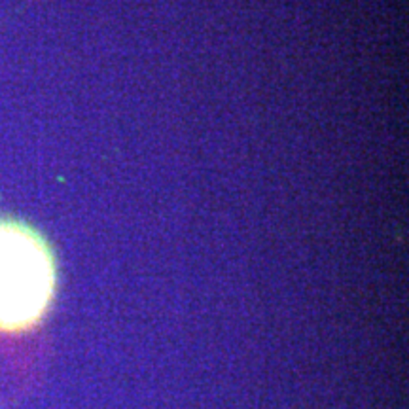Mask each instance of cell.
Here are the masks:
<instances>
[{"instance_id":"cell-1","label":"cell","mask_w":409,"mask_h":409,"mask_svg":"<svg viewBox=\"0 0 409 409\" xmlns=\"http://www.w3.org/2000/svg\"><path fill=\"white\" fill-rule=\"evenodd\" d=\"M55 286V256L46 239L25 222L0 220V331L38 326Z\"/></svg>"}]
</instances>
